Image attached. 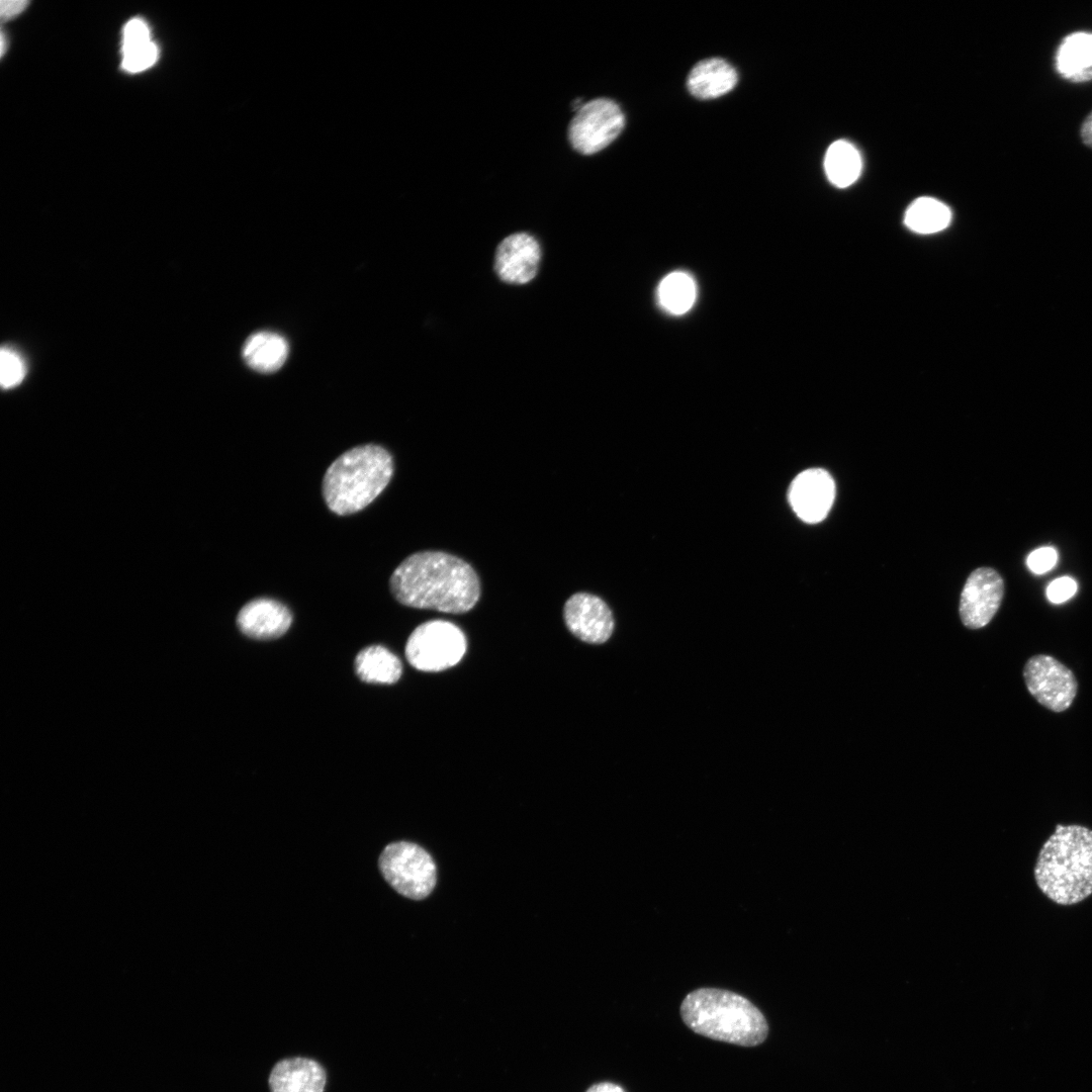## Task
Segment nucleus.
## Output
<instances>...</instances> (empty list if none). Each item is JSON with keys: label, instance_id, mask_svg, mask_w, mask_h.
Here are the masks:
<instances>
[{"label": "nucleus", "instance_id": "8", "mask_svg": "<svg viewBox=\"0 0 1092 1092\" xmlns=\"http://www.w3.org/2000/svg\"><path fill=\"white\" fill-rule=\"evenodd\" d=\"M1023 678L1029 694L1044 708L1055 713L1068 710L1076 698L1078 682L1073 671L1049 654H1036L1027 659Z\"/></svg>", "mask_w": 1092, "mask_h": 1092}, {"label": "nucleus", "instance_id": "18", "mask_svg": "<svg viewBox=\"0 0 1092 1092\" xmlns=\"http://www.w3.org/2000/svg\"><path fill=\"white\" fill-rule=\"evenodd\" d=\"M355 670L365 682L389 685L398 680L402 665L399 658L387 648L373 645L357 654Z\"/></svg>", "mask_w": 1092, "mask_h": 1092}, {"label": "nucleus", "instance_id": "28", "mask_svg": "<svg viewBox=\"0 0 1092 1092\" xmlns=\"http://www.w3.org/2000/svg\"><path fill=\"white\" fill-rule=\"evenodd\" d=\"M1080 132L1083 143L1092 149V112L1084 120Z\"/></svg>", "mask_w": 1092, "mask_h": 1092}, {"label": "nucleus", "instance_id": "9", "mask_svg": "<svg viewBox=\"0 0 1092 1092\" xmlns=\"http://www.w3.org/2000/svg\"><path fill=\"white\" fill-rule=\"evenodd\" d=\"M1004 595V583L993 568L980 567L968 577L960 600V616L970 629L985 627L997 613Z\"/></svg>", "mask_w": 1092, "mask_h": 1092}, {"label": "nucleus", "instance_id": "16", "mask_svg": "<svg viewBox=\"0 0 1092 1092\" xmlns=\"http://www.w3.org/2000/svg\"><path fill=\"white\" fill-rule=\"evenodd\" d=\"M1056 67L1071 82L1092 80V33L1074 32L1066 36L1058 49Z\"/></svg>", "mask_w": 1092, "mask_h": 1092}, {"label": "nucleus", "instance_id": "5", "mask_svg": "<svg viewBox=\"0 0 1092 1092\" xmlns=\"http://www.w3.org/2000/svg\"><path fill=\"white\" fill-rule=\"evenodd\" d=\"M379 869L397 893L413 900L428 897L436 886L434 859L426 849L413 842L386 845L379 857Z\"/></svg>", "mask_w": 1092, "mask_h": 1092}, {"label": "nucleus", "instance_id": "30", "mask_svg": "<svg viewBox=\"0 0 1092 1092\" xmlns=\"http://www.w3.org/2000/svg\"><path fill=\"white\" fill-rule=\"evenodd\" d=\"M4 51H5V38H4V34L2 33V36H1V54L2 55L4 54Z\"/></svg>", "mask_w": 1092, "mask_h": 1092}, {"label": "nucleus", "instance_id": "14", "mask_svg": "<svg viewBox=\"0 0 1092 1092\" xmlns=\"http://www.w3.org/2000/svg\"><path fill=\"white\" fill-rule=\"evenodd\" d=\"M327 1074L315 1060L291 1057L278 1061L270 1071V1092H324Z\"/></svg>", "mask_w": 1092, "mask_h": 1092}, {"label": "nucleus", "instance_id": "3", "mask_svg": "<svg viewBox=\"0 0 1092 1092\" xmlns=\"http://www.w3.org/2000/svg\"><path fill=\"white\" fill-rule=\"evenodd\" d=\"M680 1016L698 1034L742 1046L763 1042L768 1025L760 1010L745 997L718 988H700L681 1002Z\"/></svg>", "mask_w": 1092, "mask_h": 1092}, {"label": "nucleus", "instance_id": "24", "mask_svg": "<svg viewBox=\"0 0 1092 1092\" xmlns=\"http://www.w3.org/2000/svg\"><path fill=\"white\" fill-rule=\"evenodd\" d=\"M158 58V48L150 43L123 55L122 68L129 73L142 72L151 67Z\"/></svg>", "mask_w": 1092, "mask_h": 1092}, {"label": "nucleus", "instance_id": "10", "mask_svg": "<svg viewBox=\"0 0 1092 1092\" xmlns=\"http://www.w3.org/2000/svg\"><path fill=\"white\" fill-rule=\"evenodd\" d=\"M567 629L578 639L592 644L606 642L614 631V618L607 604L589 593L573 594L563 607Z\"/></svg>", "mask_w": 1092, "mask_h": 1092}, {"label": "nucleus", "instance_id": "26", "mask_svg": "<svg viewBox=\"0 0 1092 1092\" xmlns=\"http://www.w3.org/2000/svg\"><path fill=\"white\" fill-rule=\"evenodd\" d=\"M1076 592L1077 582L1069 576H1063L1049 584L1046 597L1052 603L1060 604L1072 598Z\"/></svg>", "mask_w": 1092, "mask_h": 1092}, {"label": "nucleus", "instance_id": "13", "mask_svg": "<svg viewBox=\"0 0 1092 1092\" xmlns=\"http://www.w3.org/2000/svg\"><path fill=\"white\" fill-rule=\"evenodd\" d=\"M292 615L282 603L258 598L240 610L237 625L246 636L254 639H274L282 636L290 627Z\"/></svg>", "mask_w": 1092, "mask_h": 1092}, {"label": "nucleus", "instance_id": "29", "mask_svg": "<svg viewBox=\"0 0 1092 1092\" xmlns=\"http://www.w3.org/2000/svg\"><path fill=\"white\" fill-rule=\"evenodd\" d=\"M586 1092H625V1090L617 1084L603 1082L592 1086Z\"/></svg>", "mask_w": 1092, "mask_h": 1092}, {"label": "nucleus", "instance_id": "12", "mask_svg": "<svg viewBox=\"0 0 1092 1092\" xmlns=\"http://www.w3.org/2000/svg\"><path fill=\"white\" fill-rule=\"evenodd\" d=\"M540 261L541 247L536 238L524 232L515 233L497 246L494 270L506 283L525 284L536 276Z\"/></svg>", "mask_w": 1092, "mask_h": 1092}, {"label": "nucleus", "instance_id": "11", "mask_svg": "<svg viewBox=\"0 0 1092 1092\" xmlns=\"http://www.w3.org/2000/svg\"><path fill=\"white\" fill-rule=\"evenodd\" d=\"M835 496V484L824 469L811 468L792 481L788 498L796 515L804 522L815 524L829 513Z\"/></svg>", "mask_w": 1092, "mask_h": 1092}, {"label": "nucleus", "instance_id": "21", "mask_svg": "<svg viewBox=\"0 0 1092 1092\" xmlns=\"http://www.w3.org/2000/svg\"><path fill=\"white\" fill-rule=\"evenodd\" d=\"M951 219L947 205L932 197H920L911 203L905 213L904 221L911 231L928 235L945 229Z\"/></svg>", "mask_w": 1092, "mask_h": 1092}, {"label": "nucleus", "instance_id": "19", "mask_svg": "<svg viewBox=\"0 0 1092 1092\" xmlns=\"http://www.w3.org/2000/svg\"><path fill=\"white\" fill-rule=\"evenodd\" d=\"M824 168L828 180L836 187L844 188L859 177L861 158L852 144L838 140L827 149Z\"/></svg>", "mask_w": 1092, "mask_h": 1092}, {"label": "nucleus", "instance_id": "2", "mask_svg": "<svg viewBox=\"0 0 1092 1092\" xmlns=\"http://www.w3.org/2000/svg\"><path fill=\"white\" fill-rule=\"evenodd\" d=\"M1038 889L1059 905H1074L1092 894V829L1058 824L1034 866Z\"/></svg>", "mask_w": 1092, "mask_h": 1092}, {"label": "nucleus", "instance_id": "22", "mask_svg": "<svg viewBox=\"0 0 1092 1092\" xmlns=\"http://www.w3.org/2000/svg\"><path fill=\"white\" fill-rule=\"evenodd\" d=\"M0 381L3 388L19 384L25 375V364L20 355L11 348L3 347L0 354Z\"/></svg>", "mask_w": 1092, "mask_h": 1092}, {"label": "nucleus", "instance_id": "7", "mask_svg": "<svg viewBox=\"0 0 1092 1092\" xmlns=\"http://www.w3.org/2000/svg\"><path fill=\"white\" fill-rule=\"evenodd\" d=\"M624 124V113L614 100L595 98L575 111L568 124V142L577 153L593 155L613 143Z\"/></svg>", "mask_w": 1092, "mask_h": 1092}, {"label": "nucleus", "instance_id": "20", "mask_svg": "<svg viewBox=\"0 0 1092 1092\" xmlns=\"http://www.w3.org/2000/svg\"><path fill=\"white\" fill-rule=\"evenodd\" d=\"M696 296L697 287L694 278L682 271H674L666 275L657 288L660 305L674 315L688 312L693 307Z\"/></svg>", "mask_w": 1092, "mask_h": 1092}, {"label": "nucleus", "instance_id": "4", "mask_svg": "<svg viewBox=\"0 0 1092 1092\" xmlns=\"http://www.w3.org/2000/svg\"><path fill=\"white\" fill-rule=\"evenodd\" d=\"M393 470V458L385 448L376 444L351 448L335 459L324 475L326 505L340 516L363 510L387 486Z\"/></svg>", "mask_w": 1092, "mask_h": 1092}, {"label": "nucleus", "instance_id": "6", "mask_svg": "<svg viewBox=\"0 0 1092 1092\" xmlns=\"http://www.w3.org/2000/svg\"><path fill=\"white\" fill-rule=\"evenodd\" d=\"M462 630L445 620H432L418 626L405 645L410 664L421 671H441L456 665L466 652Z\"/></svg>", "mask_w": 1092, "mask_h": 1092}, {"label": "nucleus", "instance_id": "23", "mask_svg": "<svg viewBox=\"0 0 1092 1092\" xmlns=\"http://www.w3.org/2000/svg\"><path fill=\"white\" fill-rule=\"evenodd\" d=\"M151 41L147 23L140 18H133L126 23L123 29L122 55L138 50Z\"/></svg>", "mask_w": 1092, "mask_h": 1092}, {"label": "nucleus", "instance_id": "17", "mask_svg": "<svg viewBox=\"0 0 1092 1092\" xmlns=\"http://www.w3.org/2000/svg\"><path fill=\"white\" fill-rule=\"evenodd\" d=\"M288 351V343L281 335L258 332L247 339L243 347V357L252 369L271 373L284 364Z\"/></svg>", "mask_w": 1092, "mask_h": 1092}, {"label": "nucleus", "instance_id": "25", "mask_svg": "<svg viewBox=\"0 0 1092 1092\" xmlns=\"http://www.w3.org/2000/svg\"><path fill=\"white\" fill-rule=\"evenodd\" d=\"M1058 560L1057 551L1052 547H1041L1033 550L1026 559L1028 568L1036 574L1051 570Z\"/></svg>", "mask_w": 1092, "mask_h": 1092}, {"label": "nucleus", "instance_id": "27", "mask_svg": "<svg viewBox=\"0 0 1092 1092\" xmlns=\"http://www.w3.org/2000/svg\"><path fill=\"white\" fill-rule=\"evenodd\" d=\"M27 4L28 2L23 0H2L0 3V14L2 20H7L11 17L16 16L25 9Z\"/></svg>", "mask_w": 1092, "mask_h": 1092}, {"label": "nucleus", "instance_id": "15", "mask_svg": "<svg viewBox=\"0 0 1092 1092\" xmlns=\"http://www.w3.org/2000/svg\"><path fill=\"white\" fill-rule=\"evenodd\" d=\"M738 77L737 72L728 62L711 58L698 63L688 77L690 93L700 99H712L731 91Z\"/></svg>", "mask_w": 1092, "mask_h": 1092}, {"label": "nucleus", "instance_id": "1", "mask_svg": "<svg viewBox=\"0 0 1092 1092\" xmlns=\"http://www.w3.org/2000/svg\"><path fill=\"white\" fill-rule=\"evenodd\" d=\"M389 587L401 605L449 614L470 611L480 597L474 568L443 551H420L404 558L392 572Z\"/></svg>", "mask_w": 1092, "mask_h": 1092}]
</instances>
